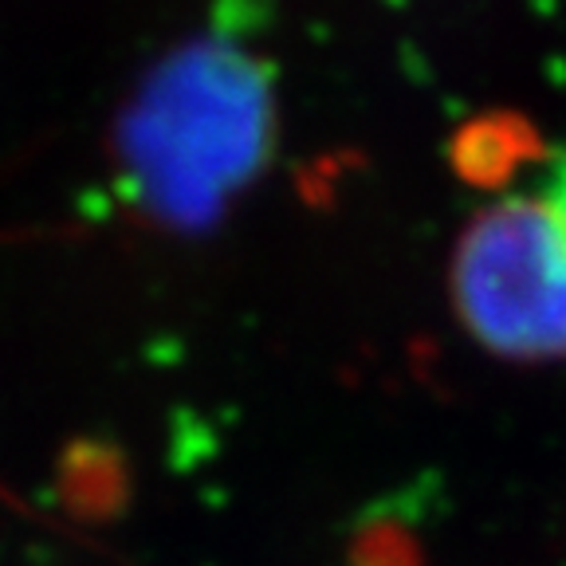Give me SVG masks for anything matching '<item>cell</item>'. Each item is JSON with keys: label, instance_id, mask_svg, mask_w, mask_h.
Listing matches in <instances>:
<instances>
[{"label": "cell", "instance_id": "cell-1", "mask_svg": "<svg viewBox=\"0 0 566 566\" xmlns=\"http://www.w3.org/2000/svg\"><path fill=\"white\" fill-rule=\"evenodd\" d=\"M272 146L268 67L232 40L201 35L166 55L118 118V186L150 221L197 229L256 181Z\"/></svg>", "mask_w": 566, "mask_h": 566}, {"label": "cell", "instance_id": "cell-3", "mask_svg": "<svg viewBox=\"0 0 566 566\" xmlns=\"http://www.w3.org/2000/svg\"><path fill=\"white\" fill-rule=\"evenodd\" d=\"M547 209H551V217L558 221V229H563V237H566V158L555 166V174H551V186H547Z\"/></svg>", "mask_w": 566, "mask_h": 566}, {"label": "cell", "instance_id": "cell-2", "mask_svg": "<svg viewBox=\"0 0 566 566\" xmlns=\"http://www.w3.org/2000/svg\"><path fill=\"white\" fill-rule=\"evenodd\" d=\"M449 292L484 350L566 358V237L543 197H504L472 217L452 248Z\"/></svg>", "mask_w": 566, "mask_h": 566}]
</instances>
